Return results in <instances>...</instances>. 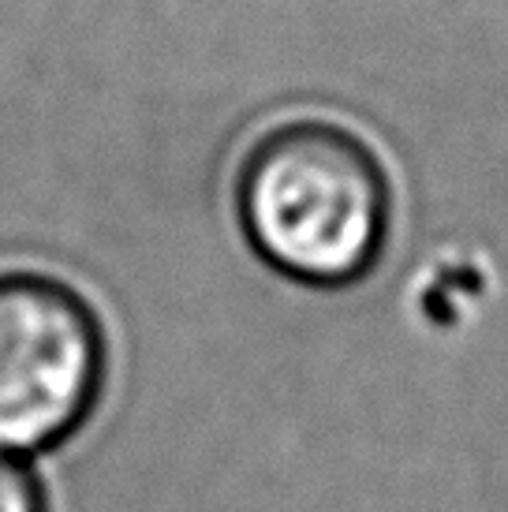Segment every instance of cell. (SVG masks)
Here are the masks:
<instances>
[{"label": "cell", "mask_w": 508, "mask_h": 512, "mask_svg": "<svg viewBox=\"0 0 508 512\" xmlns=\"http://www.w3.org/2000/svg\"><path fill=\"white\" fill-rule=\"evenodd\" d=\"M236 221L269 270L311 288L374 273L393 236V180L355 128L296 116L266 128L236 169Z\"/></svg>", "instance_id": "obj_1"}, {"label": "cell", "mask_w": 508, "mask_h": 512, "mask_svg": "<svg viewBox=\"0 0 508 512\" xmlns=\"http://www.w3.org/2000/svg\"><path fill=\"white\" fill-rule=\"evenodd\" d=\"M105 370V329L79 288L0 270V453L64 445L98 408Z\"/></svg>", "instance_id": "obj_2"}, {"label": "cell", "mask_w": 508, "mask_h": 512, "mask_svg": "<svg viewBox=\"0 0 508 512\" xmlns=\"http://www.w3.org/2000/svg\"><path fill=\"white\" fill-rule=\"evenodd\" d=\"M0 512H49L42 475L15 453H0Z\"/></svg>", "instance_id": "obj_3"}]
</instances>
